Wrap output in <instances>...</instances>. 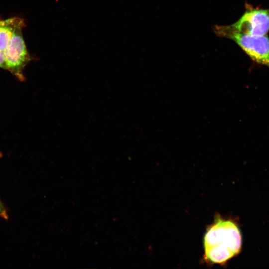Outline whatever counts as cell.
I'll return each instance as SVG.
<instances>
[{"mask_svg": "<svg viewBox=\"0 0 269 269\" xmlns=\"http://www.w3.org/2000/svg\"><path fill=\"white\" fill-rule=\"evenodd\" d=\"M23 27L16 29L3 51L5 70L21 81L25 79L23 71L30 59L22 34Z\"/></svg>", "mask_w": 269, "mask_h": 269, "instance_id": "cell-3", "label": "cell"}, {"mask_svg": "<svg viewBox=\"0 0 269 269\" xmlns=\"http://www.w3.org/2000/svg\"><path fill=\"white\" fill-rule=\"evenodd\" d=\"M2 156V153L0 152V158Z\"/></svg>", "mask_w": 269, "mask_h": 269, "instance_id": "cell-8", "label": "cell"}, {"mask_svg": "<svg viewBox=\"0 0 269 269\" xmlns=\"http://www.w3.org/2000/svg\"><path fill=\"white\" fill-rule=\"evenodd\" d=\"M0 68L6 69V66L3 52L0 51Z\"/></svg>", "mask_w": 269, "mask_h": 269, "instance_id": "cell-7", "label": "cell"}, {"mask_svg": "<svg viewBox=\"0 0 269 269\" xmlns=\"http://www.w3.org/2000/svg\"><path fill=\"white\" fill-rule=\"evenodd\" d=\"M220 36L230 38L255 62L269 67V37L267 35H254L233 31L226 26L215 27Z\"/></svg>", "mask_w": 269, "mask_h": 269, "instance_id": "cell-2", "label": "cell"}, {"mask_svg": "<svg viewBox=\"0 0 269 269\" xmlns=\"http://www.w3.org/2000/svg\"><path fill=\"white\" fill-rule=\"evenodd\" d=\"M242 242L236 223L218 216L204 237V259L211 264L223 265L240 252Z\"/></svg>", "mask_w": 269, "mask_h": 269, "instance_id": "cell-1", "label": "cell"}, {"mask_svg": "<svg viewBox=\"0 0 269 269\" xmlns=\"http://www.w3.org/2000/svg\"><path fill=\"white\" fill-rule=\"evenodd\" d=\"M24 25V22L20 17H15L0 20V51H4L16 29Z\"/></svg>", "mask_w": 269, "mask_h": 269, "instance_id": "cell-5", "label": "cell"}, {"mask_svg": "<svg viewBox=\"0 0 269 269\" xmlns=\"http://www.w3.org/2000/svg\"><path fill=\"white\" fill-rule=\"evenodd\" d=\"M0 217L5 219L7 220L8 218V215L6 209L0 199Z\"/></svg>", "mask_w": 269, "mask_h": 269, "instance_id": "cell-6", "label": "cell"}, {"mask_svg": "<svg viewBox=\"0 0 269 269\" xmlns=\"http://www.w3.org/2000/svg\"><path fill=\"white\" fill-rule=\"evenodd\" d=\"M226 27L233 31L251 35H266L269 31V8H256L248 6L238 21Z\"/></svg>", "mask_w": 269, "mask_h": 269, "instance_id": "cell-4", "label": "cell"}]
</instances>
